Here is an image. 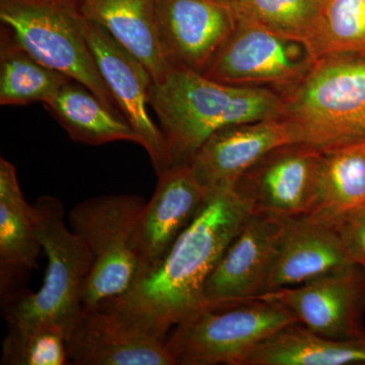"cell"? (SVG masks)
I'll list each match as a JSON object with an SVG mask.
<instances>
[{"instance_id": "1", "label": "cell", "mask_w": 365, "mask_h": 365, "mask_svg": "<svg viewBox=\"0 0 365 365\" xmlns=\"http://www.w3.org/2000/svg\"><path fill=\"white\" fill-rule=\"evenodd\" d=\"M253 211L235 188L209 194L162 262L118 297L172 330L203 309L206 281Z\"/></svg>"}, {"instance_id": "2", "label": "cell", "mask_w": 365, "mask_h": 365, "mask_svg": "<svg viewBox=\"0 0 365 365\" xmlns=\"http://www.w3.org/2000/svg\"><path fill=\"white\" fill-rule=\"evenodd\" d=\"M150 104L167 139L170 165H189L216 132L284 113L283 96L269 88L227 85L182 67L153 81Z\"/></svg>"}, {"instance_id": "3", "label": "cell", "mask_w": 365, "mask_h": 365, "mask_svg": "<svg viewBox=\"0 0 365 365\" xmlns=\"http://www.w3.org/2000/svg\"><path fill=\"white\" fill-rule=\"evenodd\" d=\"M283 100L299 143L323 151L365 139V53L314 60Z\"/></svg>"}, {"instance_id": "4", "label": "cell", "mask_w": 365, "mask_h": 365, "mask_svg": "<svg viewBox=\"0 0 365 365\" xmlns=\"http://www.w3.org/2000/svg\"><path fill=\"white\" fill-rule=\"evenodd\" d=\"M34 222L48 258L39 292L21 294L7 313L11 328L30 331L42 323H55L68 332L83 309V287L93 257L67 227L64 207L56 197L42 196L32 204Z\"/></svg>"}, {"instance_id": "5", "label": "cell", "mask_w": 365, "mask_h": 365, "mask_svg": "<svg viewBox=\"0 0 365 365\" xmlns=\"http://www.w3.org/2000/svg\"><path fill=\"white\" fill-rule=\"evenodd\" d=\"M146 201L137 195L93 197L71 209L68 225L93 257L83 307H93L133 287L143 271L139 222Z\"/></svg>"}, {"instance_id": "6", "label": "cell", "mask_w": 365, "mask_h": 365, "mask_svg": "<svg viewBox=\"0 0 365 365\" xmlns=\"http://www.w3.org/2000/svg\"><path fill=\"white\" fill-rule=\"evenodd\" d=\"M79 2L0 0V21L14 42L37 61L85 86L120 112L86 40V18Z\"/></svg>"}, {"instance_id": "7", "label": "cell", "mask_w": 365, "mask_h": 365, "mask_svg": "<svg viewBox=\"0 0 365 365\" xmlns=\"http://www.w3.org/2000/svg\"><path fill=\"white\" fill-rule=\"evenodd\" d=\"M295 322L287 307L265 297L204 307L170 330L168 351L175 365H245L261 343Z\"/></svg>"}, {"instance_id": "8", "label": "cell", "mask_w": 365, "mask_h": 365, "mask_svg": "<svg viewBox=\"0 0 365 365\" xmlns=\"http://www.w3.org/2000/svg\"><path fill=\"white\" fill-rule=\"evenodd\" d=\"M170 329L111 297L83 307L66 334L69 359L79 365H175Z\"/></svg>"}, {"instance_id": "9", "label": "cell", "mask_w": 365, "mask_h": 365, "mask_svg": "<svg viewBox=\"0 0 365 365\" xmlns=\"http://www.w3.org/2000/svg\"><path fill=\"white\" fill-rule=\"evenodd\" d=\"M314 60L304 41L237 18L234 33L203 74L227 85L276 86L288 90L306 76Z\"/></svg>"}, {"instance_id": "10", "label": "cell", "mask_w": 365, "mask_h": 365, "mask_svg": "<svg viewBox=\"0 0 365 365\" xmlns=\"http://www.w3.org/2000/svg\"><path fill=\"white\" fill-rule=\"evenodd\" d=\"M323 151L302 143L276 148L235 185L255 212L282 220L304 217L318 201Z\"/></svg>"}, {"instance_id": "11", "label": "cell", "mask_w": 365, "mask_h": 365, "mask_svg": "<svg viewBox=\"0 0 365 365\" xmlns=\"http://www.w3.org/2000/svg\"><path fill=\"white\" fill-rule=\"evenodd\" d=\"M261 297L283 304L297 322L324 337H365V269L356 264Z\"/></svg>"}, {"instance_id": "12", "label": "cell", "mask_w": 365, "mask_h": 365, "mask_svg": "<svg viewBox=\"0 0 365 365\" xmlns=\"http://www.w3.org/2000/svg\"><path fill=\"white\" fill-rule=\"evenodd\" d=\"M86 37L118 109L140 138V145L150 155L158 176L163 174L170 167V151L165 134L153 121L148 109L153 83L150 72L88 19Z\"/></svg>"}, {"instance_id": "13", "label": "cell", "mask_w": 365, "mask_h": 365, "mask_svg": "<svg viewBox=\"0 0 365 365\" xmlns=\"http://www.w3.org/2000/svg\"><path fill=\"white\" fill-rule=\"evenodd\" d=\"M284 220L252 212L209 276L204 307H220L256 299L267 284Z\"/></svg>"}, {"instance_id": "14", "label": "cell", "mask_w": 365, "mask_h": 365, "mask_svg": "<svg viewBox=\"0 0 365 365\" xmlns=\"http://www.w3.org/2000/svg\"><path fill=\"white\" fill-rule=\"evenodd\" d=\"M294 143H299L294 126L283 118L235 125L213 134L189 165L209 196L235 188L269 153Z\"/></svg>"}, {"instance_id": "15", "label": "cell", "mask_w": 365, "mask_h": 365, "mask_svg": "<svg viewBox=\"0 0 365 365\" xmlns=\"http://www.w3.org/2000/svg\"><path fill=\"white\" fill-rule=\"evenodd\" d=\"M160 28L174 67L203 73L228 38L237 18L220 0H160Z\"/></svg>"}, {"instance_id": "16", "label": "cell", "mask_w": 365, "mask_h": 365, "mask_svg": "<svg viewBox=\"0 0 365 365\" xmlns=\"http://www.w3.org/2000/svg\"><path fill=\"white\" fill-rule=\"evenodd\" d=\"M158 177L155 193L144 206L139 222L143 255L139 278L162 262L208 200L207 191L190 165H170Z\"/></svg>"}, {"instance_id": "17", "label": "cell", "mask_w": 365, "mask_h": 365, "mask_svg": "<svg viewBox=\"0 0 365 365\" xmlns=\"http://www.w3.org/2000/svg\"><path fill=\"white\" fill-rule=\"evenodd\" d=\"M351 265L354 263L335 228L307 216L284 220L266 294Z\"/></svg>"}, {"instance_id": "18", "label": "cell", "mask_w": 365, "mask_h": 365, "mask_svg": "<svg viewBox=\"0 0 365 365\" xmlns=\"http://www.w3.org/2000/svg\"><path fill=\"white\" fill-rule=\"evenodd\" d=\"M83 16L143 64L153 81L173 68L160 28V0H81Z\"/></svg>"}, {"instance_id": "19", "label": "cell", "mask_w": 365, "mask_h": 365, "mask_svg": "<svg viewBox=\"0 0 365 365\" xmlns=\"http://www.w3.org/2000/svg\"><path fill=\"white\" fill-rule=\"evenodd\" d=\"M44 106L76 143L102 145L129 141L140 145V138L123 115L111 109L78 81H67Z\"/></svg>"}, {"instance_id": "20", "label": "cell", "mask_w": 365, "mask_h": 365, "mask_svg": "<svg viewBox=\"0 0 365 365\" xmlns=\"http://www.w3.org/2000/svg\"><path fill=\"white\" fill-rule=\"evenodd\" d=\"M365 364V337L336 340L299 322L283 327L252 352L245 365Z\"/></svg>"}, {"instance_id": "21", "label": "cell", "mask_w": 365, "mask_h": 365, "mask_svg": "<svg viewBox=\"0 0 365 365\" xmlns=\"http://www.w3.org/2000/svg\"><path fill=\"white\" fill-rule=\"evenodd\" d=\"M32 204L21 192L16 167L0 158V268L1 282L13 273L38 268L42 251Z\"/></svg>"}, {"instance_id": "22", "label": "cell", "mask_w": 365, "mask_h": 365, "mask_svg": "<svg viewBox=\"0 0 365 365\" xmlns=\"http://www.w3.org/2000/svg\"><path fill=\"white\" fill-rule=\"evenodd\" d=\"M365 207V139L323 150L319 195L307 217L335 227Z\"/></svg>"}, {"instance_id": "23", "label": "cell", "mask_w": 365, "mask_h": 365, "mask_svg": "<svg viewBox=\"0 0 365 365\" xmlns=\"http://www.w3.org/2000/svg\"><path fill=\"white\" fill-rule=\"evenodd\" d=\"M0 46V104L2 106L45 104L71 79L43 66L21 49L4 26Z\"/></svg>"}, {"instance_id": "24", "label": "cell", "mask_w": 365, "mask_h": 365, "mask_svg": "<svg viewBox=\"0 0 365 365\" xmlns=\"http://www.w3.org/2000/svg\"><path fill=\"white\" fill-rule=\"evenodd\" d=\"M306 43L314 59L365 53V0H323Z\"/></svg>"}, {"instance_id": "25", "label": "cell", "mask_w": 365, "mask_h": 365, "mask_svg": "<svg viewBox=\"0 0 365 365\" xmlns=\"http://www.w3.org/2000/svg\"><path fill=\"white\" fill-rule=\"evenodd\" d=\"M321 0H232L237 18L306 43L318 18ZM307 44V43H306Z\"/></svg>"}, {"instance_id": "26", "label": "cell", "mask_w": 365, "mask_h": 365, "mask_svg": "<svg viewBox=\"0 0 365 365\" xmlns=\"http://www.w3.org/2000/svg\"><path fill=\"white\" fill-rule=\"evenodd\" d=\"M66 331L55 323H42L30 331L9 329L2 343L1 364L64 365L69 364Z\"/></svg>"}, {"instance_id": "27", "label": "cell", "mask_w": 365, "mask_h": 365, "mask_svg": "<svg viewBox=\"0 0 365 365\" xmlns=\"http://www.w3.org/2000/svg\"><path fill=\"white\" fill-rule=\"evenodd\" d=\"M334 228L353 263L365 269V207L345 216Z\"/></svg>"}, {"instance_id": "28", "label": "cell", "mask_w": 365, "mask_h": 365, "mask_svg": "<svg viewBox=\"0 0 365 365\" xmlns=\"http://www.w3.org/2000/svg\"><path fill=\"white\" fill-rule=\"evenodd\" d=\"M220 1L225 2V4H230V1H232V0H220Z\"/></svg>"}, {"instance_id": "29", "label": "cell", "mask_w": 365, "mask_h": 365, "mask_svg": "<svg viewBox=\"0 0 365 365\" xmlns=\"http://www.w3.org/2000/svg\"><path fill=\"white\" fill-rule=\"evenodd\" d=\"M321 1H323V0H321Z\"/></svg>"}]
</instances>
